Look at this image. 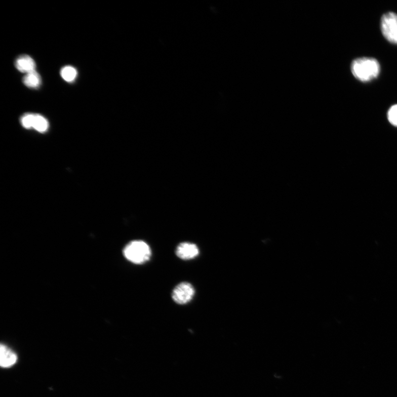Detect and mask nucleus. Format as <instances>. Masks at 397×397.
I'll use <instances>...</instances> for the list:
<instances>
[{
    "label": "nucleus",
    "mask_w": 397,
    "mask_h": 397,
    "mask_svg": "<svg viewBox=\"0 0 397 397\" xmlns=\"http://www.w3.org/2000/svg\"><path fill=\"white\" fill-rule=\"evenodd\" d=\"M15 64L17 69L23 73H28L35 71V61L27 55H23L18 57Z\"/></svg>",
    "instance_id": "obj_6"
},
{
    "label": "nucleus",
    "mask_w": 397,
    "mask_h": 397,
    "mask_svg": "<svg viewBox=\"0 0 397 397\" xmlns=\"http://www.w3.org/2000/svg\"><path fill=\"white\" fill-rule=\"evenodd\" d=\"M23 83L29 88L37 89L41 85L42 79L39 74L34 71L27 73L23 78Z\"/></svg>",
    "instance_id": "obj_8"
},
{
    "label": "nucleus",
    "mask_w": 397,
    "mask_h": 397,
    "mask_svg": "<svg viewBox=\"0 0 397 397\" xmlns=\"http://www.w3.org/2000/svg\"><path fill=\"white\" fill-rule=\"evenodd\" d=\"M17 361V356L15 353L10 350L8 347L2 344L0 347V364L2 367L7 368L13 366Z\"/></svg>",
    "instance_id": "obj_7"
},
{
    "label": "nucleus",
    "mask_w": 397,
    "mask_h": 397,
    "mask_svg": "<svg viewBox=\"0 0 397 397\" xmlns=\"http://www.w3.org/2000/svg\"><path fill=\"white\" fill-rule=\"evenodd\" d=\"M351 70L358 80L368 82L376 78L380 72V65L374 58H362L352 61Z\"/></svg>",
    "instance_id": "obj_1"
},
{
    "label": "nucleus",
    "mask_w": 397,
    "mask_h": 397,
    "mask_svg": "<svg viewBox=\"0 0 397 397\" xmlns=\"http://www.w3.org/2000/svg\"><path fill=\"white\" fill-rule=\"evenodd\" d=\"M34 114H27L24 115L21 118V124L22 126L26 129H30L33 127V123Z\"/></svg>",
    "instance_id": "obj_12"
},
{
    "label": "nucleus",
    "mask_w": 397,
    "mask_h": 397,
    "mask_svg": "<svg viewBox=\"0 0 397 397\" xmlns=\"http://www.w3.org/2000/svg\"><path fill=\"white\" fill-rule=\"evenodd\" d=\"M60 74L62 78L67 83L73 82L77 76L76 69L71 66H66L62 68Z\"/></svg>",
    "instance_id": "obj_10"
},
{
    "label": "nucleus",
    "mask_w": 397,
    "mask_h": 397,
    "mask_svg": "<svg viewBox=\"0 0 397 397\" xmlns=\"http://www.w3.org/2000/svg\"><path fill=\"white\" fill-rule=\"evenodd\" d=\"M195 294L194 288L187 282L179 284L174 289L172 299L179 305H184L193 299Z\"/></svg>",
    "instance_id": "obj_4"
},
{
    "label": "nucleus",
    "mask_w": 397,
    "mask_h": 397,
    "mask_svg": "<svg viewBox=\"0 0 397 397\" xmlns=\"http://www.w3.org/2000/svg\"><path fill=\"white\" fill-rule=\"evenodd\" d=\"M32 128L40 133H45L49 128V123L44 116L34 114Z\"/></svg>",
    "instance_id": "obj_9"
},
{
    "label": "nucleus",
    "mask_w": 397,
    "mask_h": 397,
    "mask_svg": "<svg viewBox=\"0 0 397 397\" xmlns=\"http://www.w3.org/2000/svg\"><path fill=\"white\" fill-rule=\"evenodd\" d=\"M388 120L392 125L397 127V104L393 105L389 109Z\"/></svg>",
    "instance_id": "obj_11"
},
{
    "label": "nucleus",
    "mask_w": 397,
    "mask_h": 397,
    "mask_svg": "<svg viewBox=\"0 0 397 397\" xmlns=\"http://www.w3.org/2000/svg\"><path fill=\"white\" fill-rule=\"evenodd\" d=\"M124 255L129 260L136 264L146 263L151 256L150 247L141 240L130 242L124 250Z\"/></svg>",
    "instance_id": "obj_2"
},
{
    "label": "nucleus",
    "mask_w": 397,
    "mask_h": 397,
    "mask_svg": "<svg viewBox=\"0 0 397 397\" xmlns=\"http://www.w3.org/2000/svg\"><path fill=\"white\" fill-rule=\"evenodd\" d=\"M200 254L197 247L194 244L184 243L179 244L176 250L177 256L183 260L194 259Z\"/></svg>",
    "instance_id": "obj_5"
},
{
    "label": "nucleus",
    "mask_w": 397,
    "mask_h": 397,
    "mask_svg": "<svg viewBox=\"0 0 397 397\" xmlns=\"http://www.w3.org/2000/svg\"><path fill=\"white\" fill-rule=\"evenodd\" d=\"M381 28L385 38L397 45V15L393 12L384 14L381 18Z\"/></svg>",
    "instance_id": "obj_3"
}]
</instances>
